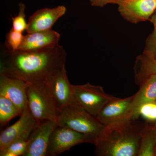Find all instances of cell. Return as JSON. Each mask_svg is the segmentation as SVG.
Listing matches in <instances>:
<instances>
[{"label":"cell","mask_w":156,"mask_h":156,"mask_svg":"<svg viewBox=\"0 0 156 156\" xmlns=\"http://www.w3.org/2000/svg\"><path fill=\"white\" fill-rule=\"evenodd\" d=\"M66 53L62 46L43 51H11L1 49L0 74L21 79L28 84L45 83L50 76L65 66Z\"/></svg>","instance_id":"6da1fadb"},{"label":"cell","mask_w":156,"mask_h":156,"mask_svg":"<svg viewBox=\"0 0 156 156\" xmlns=\"http://www.w3.org/2000/svg\"><path fill=\"white\" fill-rule=\"evenodd\" d=\"M137 120L105 126L94 144L96 155L137 156L145 124Z\"/></svg>","instance_id":"7a4b0ae2"},{"label":"cell","mask_w":156,"mask_h":156,"mask_svg":"<svg viewBox=\"0 0 156 156\" xmlns=\"http://www.w3.org/2000/svg\"><path fill=\"white\" fill-rule=\"evenodd\" d=\"M56 123L97 139L105 126L95 117L86 111L73 99L69 104L58 110Z\"/></svg>","instance_id":"3957f363"},{"label":"cell","mask_w":156,"mask_h":156,"mask_svg":"<svg viewBox=\"0 0 156 156\" xmlns=\"http://www.w3.org/2000/svg\"><path fill=\"white\" fill-rule=\"evenodd\" d=\"M27 97L29 108L35 119L39 122H56L58 109L45 83L29 84Z\"/></svg>","instance_id":"277c9868"},{"label":"cell","mask_w":156,"mask_h":156,"mask_svg":"<svg viewBox=\"0 0 156 156\" xmlns=\"http://www.w3.org/2000/svg\"><path fill=\"white\" fill-rule=\"evenodd\" d=\"M73 94L76 101L86 111L96 118L107 103L116 97L106 94L102 87L89 83L72 85Z\"/></svg>","instance_id":"5b68a950"},{"label":"cell","mask_w":156,"mask_h":156,"mask_svg":"<svg viewBox=\"0 0 156 156\" xmlns=\"http://www.w3.org/2000/svg\"><path fill=\"white\" fill-rule=\"evenodd\" d=\"M96 138L66 127L57 125L51 134L47 156H56L71 148L83 143L94 144Z\"/></svg>","instance_id":"8992f818"},{"label":"cell","mask_w":156,"mask_h":156,"mask_svg":"<svg viewBox=\"0 0 156 156\" xmlns=\"http://www.w3.org/2000/svg\"><path fill=\"white\" fill-rule=\"evenodd\" d=\"M20 116L17 122L1 133L0 151L5 150L16 140H28L32 131L41 122L34 118L29 108L28 105Z\"/></svg>","instance_id":"52a82bcc"},{"label":"cell","mask_w":156,"mask_h":156,"mask_svg":"<svg viewBox=\"0 0 156 156\" xmlns=\"http://www.w3.org/2000/svg\"><path fill=\"white\" fill-rule=\"evenodd\" d=\"M134 95L124 98H115L106 104L96 117L105 126L132 119Z\"/></svg>","instance_id":"ba28073f"},{"label":"cell","mask_w":156,"mask_h":156,"mask_svg":"<svg viewBox=\"0 0 156 156\" xmlns=\"http://www.w3.org/2000/svg\"><path fill=\"white\" fill-rule=\"evenodd\" d=\"M58 110L74 99L72 85L70 83L65 66L58 70L45 83Z\"/></svg>","instance_id":"9c48e42d"},{"label":"cell","mask_w":156,"mask_h":156,"mask_svg":"<svg viewBox=\"0 0 156 156\" xmlns=\"http://www.w3.org/2000/svg\"><path fill=\"white\" fill-rule=\"evenodd\" d=\"M116 4L121 16L132 23L148 20L156 11V0H127Z\"/></svg>","instance_id":"30bf717a"},{"label":"cell","mask_w":156,"mask_h":156,"mask_svg":"<svg viewBox=\"0 0 156 156\" xmlns=\"http://www.w3.org/2000/svg\"><path fill=\"white\" fill-rule=\"evenodd\" d=\"M57 126L55 121H41L29 137L27 148L23 156H47L50 137Z\"/></svg>","instance_id":"8fae6325"},{"label":"cell","mask_w":156,"mask_h":156,"mask_svg":"<svg viewBox=\"0 0 156 156\" xmlns=\"http://www.w3.org/2000/svg\"><path fill=\"white\" fill-rule=\"evenodd\" d=\"M29 84L21 79L0 74V95L8 98L21 112L27 105Z\"/></svg>","instance_id":"7c38bea8"},{"label":"cell","mask_w":156,"mask_h":156,"mask_svg":"<svg viewBox=\"0 0 156 156\" xmlns=\"http://www.w3.org/2000/svg\"><path fill=\"white\" fill-rule=\"evenodd\" d=\"M60 38L59 34L52 29L27 33L24 36L19 50L36 52L48 50L58 45Z\"/></svg>","instance_id":"4fadbf2b"},{"label":"cell","mask_w":156,"mask_h":156,"mask_svg":"<svg viewBox=\"0 0 156 156\" xmlns=\"http://www.w3.org/2000/svg\"><path fill=\"white\" fill-rule=\"evenodd\" d=\"M66 11L64 6L37 10L29 18L27 32L31 33L51 29L57 20L65 15Z\"/></svg>","instance_id":"5bb4252c"},{"label":"cell","mask_w":156,"mask_h":156,"mask_svg":"<svg viewBox=\"0 0 156 156\" xmlns=\"http://www.w3.org/2000/svg\"><path fill=\"white\" fill-rule=\"evenodd\" d=\"M138 92L134 95L132 119L136 120L140 107L148 102L156 101V74L149 76L139 86Z\"/></svg>","instance_id":"9a60e30c"},{"label":"cell","mask_w":156,"mask_h":156,"mask_svg":"<svg viewBox=\"0 0 156 156\" xmlns=\"http://www.w3.org/2000/svg\"><path fill=\"white\" fill-rule=\"evenodd\" d=\"M152 74H156V56L143 52L136 57L135 62V83L140 86L146 78Z\"/></svg>","instance_id":"2e32d148"},{"label":"cell","mask_w":156,"mask_h":156,"mask_svg":"<svg viewBox=\"0 0 156 156\" xmlns=\"http://www.w3.org/2000/svg\"><path fill=\"white\" fill-rule=\"evenodd\" d=\"M155 124L154 126H151L149 125V123L147 122L144 124L141 133L139 152L137 156H156Z\"/></svg>","instance_id":"e0dca14e"},{"label":"cell","mask_w":156,"mask_h":156,"mask_svg":"<svg viewBox=\"0 0 156 156\" xmlns=\"http://www.w3.org/2000/svg\"><path fill=\"white\" fill-rule=\"evenodd\" d=\"M21 112L16 105L8 98L0 95V123L5 125L9 121L17 116H20Z\"/></svg>","instance_id":"ac0fdd59"},{"label":"cell","mask_w":156,"mask_h":156,"mask_svg":"<svg viewBox=\"0 0 156 156\" xmlns=\"http://www.w3.org/2000/svg\"><path fill=\"white\" fill-rule=\"evenodd\" d=\"M28 145L27 140H19L10 144L4 150L0 151L1 156H23Z\"/></svg>","instance_id":"d6986e66"},{"label":"cell","mask_w":156,"mask_h":156,"mask_svg":"<svg viewBox=\"0 0 156 156\" xmlns=\"http://www.w3.org/2000/svg\"><path fill=\"white\" fill-rule=\"evenodd\" d=\"M141 117L150 123H156V101L142 105L137 110L136 119Z\"/></svg>","instance_id":"ffe728a7"},{"label":"cell","mask_w":156,"mask_h":156,"mask_svg":"<svg viewBox=\"0 0 156 156\" xmlns=\"http://www.w3.org/2000/svg\"><path fill=\"white\" fill-rule=\"evenodd\" d=\"M24 35L23 33L17 31L11 28L6 35L5 47L11 51L19 50Z\"/></svg>","instance_id":"44dd1931"},{"label":"cell","mask_w":156,"mask_h":156,"mask_svg":"<svg viewBox=\"0 0 156 156\" xmlns=\"http://www.w3.org/2000/svg\"><path fill=\"white\" fill-rule=\"evenodd\" d=\"M25 10V5L22 3L19 4L18 14L12 18V28L14 30L23 33L27 30L28 23L26 21Z\"/></svg>","instance_id":"7402d4cb"},{"label":"cell","mask_w":156,"mask_h":156,"mask_svg":"<svg viewBox=\"0 0 156 156\" xmlns=\"http://www.w3.org/2000/svg\"><path fill=\"white\" fill-rule=\"evenodd\" d=\"M150 19L151 21L153 23L154 30L153 32L147 39L145 50L144 52L156 56V11L152 15Z\"/></svg>","instance_id":"603a6c76"},{"label":"cell","mask_w":156,"mask_h":156,"mask_svg":"<svg viewBox=\"0 0 156 156\" xmlns=\"http://www.w3.org/2000/svg\"><path fill=\"white\" fill-rule=\"evenodd\" d=\"M117 0H89L91 5L95 7H103L109 4H115Z\"/></svg>","instance_id":"cb8c5ba5"},{"label":"cell","mask_w":156,"mask_h":156,"mask_svg":"<svg viewBox=\"0 0 156 156\" xmlns=\"http://www.w3.org/2000/svg\"><path fill=\"white\" fill-rule=\"evenodd\" d=\"M155 135H156V123L155 124Z\"/></svg>","instance_id":"d4e9b609"},{"label":"cell","mask_w":156,"mask_h":156,"mask_svg":"<svg viewBox=\"0 0 156 156\" xmlns=\"http://www.w3.org/2000/svg\"><path fill=\"white\" fill-rule=\"evenodd\" d=\"M127 1V0H117L115 4H116L117 2H119V1Z\"/></svg>","instance_id":"484cf974"},{"label":"cell","mask_w":156,"mask_h":156,"mask_svg":"<svg viewBox=\"0 0 156 156\" xmlns=\"http://www.w3.org/2000/svg\"></svg>","instance_id":"4316f807"}]
</instances>
